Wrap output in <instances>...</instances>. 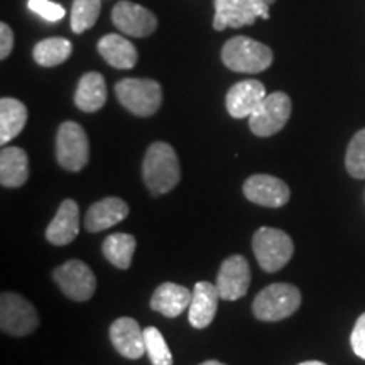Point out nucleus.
Here are the masks:
<instances>
[{
  "label": "nucleus",
  "mask_w": 365,
  "mask_h": 365,
  "mask_svg": "<svg viewBox=\"0 0 365 365\" xmlns=\"http://www.w3.org/2000/svg\"><path fill=\"white\" fill-rule=\"evenodd\" d=\"M53 279L73 301H88L97 291V277L83 261L73 259L53 271Z\"/></svg>",
  "instance_id": "9d476101"
},
{
  "label": "nucleus",
  "mask_w": 365,
  "mask_h": 365,
  "mask_svg": "<svg viewBox=\"0 0 365 365\" xmlns=\"http://www.w3.org/2000/svg\"><path fill=\"white\" fill-rule=\"evenodd\" d=\"M298 365H327L325 362H319V360H308V362H301Z\"/></svg>",
  "instance_id": "2f4dec72"
},
{
  "label": "nucleus",
  "mask_w": 365,
  "mask_h": 365,
  "mask_svg": "<svg viewBox=\"0 0 365 365\" xmlns=\"http://www.w3.org/2000/svg\"><path fill=\"white\" fill-rule=\"evenodd\" d=\"M293 112V103L284 91H274L262 100L249 117V127L254 135L271 137L284 129Z\"/></svg>",
  "instance_id": "423d86ee"
},
{
  "label": "nucleus",
  "mask_w": 365,
  "mask_h": 365,
  "mask_svg": "<svg viewBox=\"0 0 365 365\" xmlns=\"http://www.w3.org/2000/svg\"><path fill=\"white\" fill-rule=\"evenodd\" d=\"M345 166L355 180H365V129L352 137L345 154Z\"/></svg>",
  "instance_id": "cd10ccee"
},
{
  "label": "nucleus",
  "mask_w": 365,
  "mask_h": 365,
  "mask_svg": "<svg viewBox=\"0 0 365 365\" xmlns=\"http://www.w3.org/2000/svg\"><path fill=\"white\" fill-rule=\"evenodd\" d=\"M90 158L88 137L76 122H63L56 135V159L66 171H81Z\"/></svg>",
  "instance_id": "0eeeda50"
},
{
  "label": "nucleus",
  "mask_w": 365,
  "mask_h": 365,
  "mask_svg": "<svg viewBox=\"0 0 365 365\" xmlns=\"http://www.w3.org/2000/svg\"><path fill=\"white\" fill-rule=\"evenodd\" d=\"M73 46L65 38H48L34 46L33 56L39 66L53 68L65 63L71 56Z\"/></svg>",
  "instance_id": "393cba45"
},
{
  "label": "nucleus",
  "mask_w": 365,
  "mask_h": 365,
  "mask_svg": "<svg viewBox=\"0 0 365 365\" xmlns=\"http://www.w3.org/2000/svg\"><path fill=\"white\" fill-rule=\"evenodd\" d=\"M27 6L33 12L38 14V16L43 17V19L49 22H58L65 17V7L59 6L56 2H51V0H29Z\"/></svg>",
  "instance_id": "c85d7f7f"
},
{
  "label": "nucleus",
  "mask_w": 365,
  "mask_h": 365,
  "mask_svg": "<svg viewBox=\"0 0 365 365\" xmlns=\"http://www.w3.org/2000/svg\"><path fill=\"white\" fill-rule=\"evenodd\" d=\"M269 4L266 0H215L213 29L244 27L254 24L257 17L269 19Z\"/></svg>",
  "instance_id": "1a4fd4ad"
},
{
  "label": "nucleus",
  "mask_w": 365,
  "mask_h": 365,
  "mask_svg": "<svg viewBox=\"0 0 365 365\" xmlns=\"http://www.w3.org/2000/svg\"><path fill=\"white\" fill-rule=\"evenodd\" d=\"M244 195L249 202L259 207L281 208L289 202L291 190L279 178L269 175H254L244 182Z\"/></svg>",
  "instance_id": "f8f14e48"
},
{
  "label": "nucleus",
  "mask_w": 365,
  "mask_h": 365,
  "mask_svg": "<svg viewBox=\"0 0 365 365\" xmlns=\"http://www.w3.org/2000/svg\"><path fill=\"white\" fill-rule=\"evenodd\" d=\"M102 0H73L71 7V29L75 34H81L91 29L98 21Z\"/></svg>",
  "instance_id": "a878e982"
},
{
  "label": "nucleus",
  "mask_w": 365,
  "mask_h": 365,
  "mask_svg": "<svg viewBox=\"0 0 365 365\" xmlns=\"http://www.w3.org/2000/svg\"><path fill=\"white\" fill-rule=\"evenodd\" d=\"M301 307V293L293 284L276 282L255 296L252 312L262 322H281L289 318Z\"/></svg>",
  "instance_id": "20e7f679"
},
{
  "label": "nucleus",
  "mask_w": 365,
  "mask_h": 365,
  "mask_svg": "<svg viewBox=\"0 0 365 365\" xmlns=\"http://www.w3.org/2000/svg\"><path fill=\"white\" fill-rule=\"evenodd\" d=\"M80 208L75 200H65L59 205L53 222L46 228V239L53 245H68L78 237Z\"/></svg>",
  "instance_id": "dca6fc26"
},
{
  "label": "nucleus",
  "mask_w": 365,
  "mask_h": 365,
  "mask_svg": "<svg viewBox=\"0 0 365 365\" xmlns=\"http://www.w3.org/2000/svg\"><path fill=\"white\" fill-rule=\"evenodd\" d=\"M98 53L108 65L117 70H130L135 66L139 54L135 46L124 36L107 34L98 41Z\"/></svg>",
  "instance_id": "412c9836"
},
{
  "label": "nucleus",
  "mask_w": 365,
  "mask_h": 365,
  "mask_svg": "<svg viewBox=\"0 0 365 365\" xmlns=\"http://www.w3.org/2000/svg\"><path fill=\"white\" fill-rule=\"evenodd\" d=\"M350 345H352L354 354L365 360V313L360 314L355 322L352 335H350Z\"/></svg>",
  "instance_id": "c756f323"
},
{
  "label": "nucleus",
  "mask_w": 365,
  "mask_h": 365,
  "mask_svg": "<svg viewBox=\"0 0 365 365\" xmlns=\"http://www.w3.org/2000/svg\"><path fill=\"white\" fill-rule=\"evenodd\" d=\"M145 354L153 365H173V355L163 333L154 327L144 328Z\"/></svg>",
  "instance_id": "bb28decb"
},
{
  "label": "nucleus",
  "mask_w": 365,
  "mask_h": 365,
  "mask_svg": "<svg viewBox=\"0 0 365 365\" xmlns=\"http://www.w3.org/2000/svg\"><path fill=\"white\" fill-rule=\"evenodd\" d=\"M112 22L120 33L132 38H148L156 31L158 19L149 9L122 0L112 9Z\"/></svg>",
  "instance_id": "9b49d317"
},
{
  "label": "nucleus",
  "mask_w": 365,
  "mask_h": 365,
  "mask_svg": "<svg viewBox=\"0 0 365 365\" xmlns=\"http://www.w3.org/2000/svg\"><path fill=\"white\" fill-rule=\"evenodd\" d=\"M266 97V86L259 80L239 81L228 90L227 110L234 118L250 117Z\"/></svg>",
  "instance_id": "4468645a"
},
{
  "label": "nucleus",
  "mask_w": 365,
  "mask_h": 365,
  "mask_svg": "<svg viewBox=\"0 0 365 365\" xmlns=\"http://www.w3.org/2000/svg\"><path fill=\"white\" fill-rule=\"evenodd\" d=\"M191 298H193V291H190L188 287L175 284V282H163L156 287L150 298V308L168 318H176L186 308H190Z\"/></svg>",
  "instance_id": "6ab92c4d"
},
{
  "label": "nucleus",
  "mask_w": 365,
  "mask_h": 365,
  "mask_svg": "<svg viewBox=\"0 0 365 365\" xmlns=\"http://www.w3.org/2000/svg\"><path fill=\"white\" fill-rule=\"evenodd\" d=\"M110 340L117 352L125 359L137 360L145 352L144 330L134 318H117L110 327Z\"/></svg>",
  "instance_id": "2eb2a0df"
},
{
  "label": "nucleus",
  "mask_w": 365,
  "mask_h": 365,
  "mask_svg": "<svg viewBox=\"0 0 365 365\" xmlns=\"http://www.w3.org/2000/svg\"><path fill=\"white\" fill-rule=\"evenodd\" d=\"M181 168L176 150L168 143L149 145L143 163V180L153 195L170 193L180 182Z\"/></svg>",
  "instance_id": "f257e3e1"
},
{
  "label": "nucleus",
  "mask_w": 365,
  "mask_h": 365,
  "mask_svg": "<svg viewBox=\"0 0 365 365\" xmlns=\"http://www.w3.org/2000/svg\"><path fill=\"white\" fill-rule=\"evenodd\" d=\"M218 287L210 284L207 281H200L195 284L193 298H191L188 319L191 327L203 330L215 318L218 309V301H220Z\"/></svg>",
  "instance_id": "a211bd4d"
},
{
  "label": "nucleus",
  "mask_w": 365,
  "mask_h": 365,
  "mask_svg": "<svg viewBox=\"0 0 365 365\" xmlns=\"http://www.w3.org/2000/svg\"><path fill=\"white\" fill-rule=\"evenodd\" d=\"M200 365H225V364L218 362V360H207V362H203V364H200Z\"/></svg>",
  "instance_id": "473e14b6"
},
{
  "label": "nucleus",
  "mask_w": 365,
  "mask_h": 365,
  "mask_svg": "<svg viewBox=\"0 0 365 365\" xmlns=\"http://www.w3.org/2000/svg\"><path fill=\"white\" fill-rule=\"evenodd\" d=\"M266 2L269 4V6H272V4H274V2H276V0H266Z\"/></svg>",
  "instance_id": "72a5a7b5"
},
{
  "label": "nucleus",
  "mask_w": 365,
  "mask_h": 365,
  "mask_svg": "<svg viewBox=\"0 0 365 365\" xmlns=\"http://www.w3.org/2000/svg\"><path fill=\"white\" fill-rule=\"evenodd\" d=\"M127 215H129V205L117 196H108L91 205L86 212L83 225L90 234H97L120 223Z\"/></svg>",
  "instance_id": "f3484780"
},
{
  "label": "nucleus",
  "mask_w": 365,
  "mask_h": 365,
  "mask_svg": "<svg viewBox=\"0 0 365 365\" xmlns=\"http://www.w3.org/2000/svg\"><path fill=\"white\" fill-rule=\"evenodd\" d=\"M250 267L244 255H230L222 262L217 276V287L222 299L237 301L247 294Z\"/></svg>",
  "instance_id": "ddd939ff"
},
{
  "label": "nucleus",
  "mask_w": 365,
  "mask_h": 365,
  "mask_svg": "<svg viewBox=\"0 0 365 365\" xmlns=\"http://www.w3.org/2000/svg\"><path fill=\"white\" fill-rule=\"evenodd\" d=\"M39 327L38 312L21 294L2 293L0 296V328L12 336H26Z\"/></svg>",
  "instance_id": "6e6552de"
},
{
  "label": "nucleus",
  "mask_w": 365,
  "mask_h": 365,
  "mask_svg": "<svg viewBox=\"0 0 365 365\" xmlns=\"http://www.w3.org/2000/svg\"><path fill=\"white\" fill-rule=\"evenodd\" d=\"M14 33L6 22L0 24V59H6L12 53Z\"/></svg>",
  "instance_id": "7c9ffc66"
},
{
  "label": "nucleus",
  "mask_w": 365,
  "mask_h": 365,
  "mask_svg": "<svg viewBox=\"0 0 365 365\" xmlns=\"http://www.w3.org/2000/svg\"><path fill=\"white\" fill-rule=\"evenodd\" d=\"M102 252L108 262L118 269H129L135 252V239L130 234H112L105 239Z\"/></svg>",
  "instance_id": "b1692460"
},
{
  "label": "nucleus",
  "mask_w": 365,
  "mask_h": 365,
  "mask_svg": "<svg viewBox=\"0 0 365 365\" xmlns=\"http://www.w3.org/2000/svg\"><path fill=\"white\" fill-rule=\"evenodd\" d=\"M252 250L264 271L277 272L291 261L294 244L291 237L279 228L262 227L254 234Z\"/></svg>",
  "instance_id": "39448f33"
},
{
  "label": "nucleus",
  "mask_w": 365,
  "mask_h": 365,
  "mask_svg": "<svg viewBox=\"0 0 365 365\" xmlns=\"http://www.w3.org/2000/svg\"><path fill=\"white\" fill-rule=\"evenodd\" d=\"M107 102V85L105 78L97 71L85 73L75 91V105L81 112L93 113L100 110Z\"/></svg>",
  "instance_id": "4be33fe9"
},
{
  "label": "nucleus",
  "mask_w": 365,
  "mask_h": 365,
  "mask_svg": "<svg viewBox=\"0 0 365 365\" xmlns=\"http://www.w3.org/2000/svg\"><path fill=\"white\" fill-rule=\"evenodd\" d=\"M27 108L21 100L4 97L0 100V144L7 145L26 127Z\"/></svg>",
  "instance_id": "5701e85b"
},
{
  "label": "nucleus",
  "mask_w": 365,
  "mask_h": 365,
  "mask_svg": "<svg viewBox=\"0 0 365 365\" xmlns=\"http://www.w3.org/2000/svg\"><path fill=\"white\" fill-rule=\"evenodd\" d=\"M272 49L259 41L237 36L222 48V61L228 70L237 73H261L272 65Z\"/></svg>",
  "instance_id": "f03ea898"
},
{
  "label": "nucleus",
  "mask_w": 365,
  "mask_h": 365,
  "mask_svg": "<svg viewBox=\"0 0 365 365\" xmlns=\"http://www.w3.org/2000/svg\"><path fill=\"white\" fill-rule=\"evenodd\" d=\"M115 95L122 107L137 117L154 115L163 103V88L149 78H124L115 85Z\"/></svg>",
  "instance_id": "7ed1b4c3"
},
{
  "label": "nucleus",
  "mask_w": 365,
  "mask_h": 365,
  "mask_svg": "<svg viewBox=\"0 0 365 365\" xmlns=\"http://www.w3.org/2000/svg\"><path fill=\"white\" fill-rule=\"evenodd\" d=\"M29 180V158L21 148H4L0 153V185L21 188Z\"/></svg>",
  "instance_id": "aec40b11"
}]
</instances>
